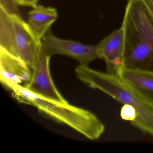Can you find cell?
I'll list each match as a JSON object with an SVG mask.
<instances>
[{
  "mask_svg": "<svg viewBox=\"0 0 153 153\" xmlns=\"http://www.w3.org/2000/svg\"><path fill=\"white\" fill-rule=\"evenodd\" d=\"M51 57L40 42L36 47L31 67L32 77L25 86L33 93L45 98L68 103L57 89L52 78L50 67Z\"/></svg>",
  "mask_w": 153,
  "mask_h": 153,
  "instance_id": "obj_5",
  "label": "cell"
},
{
  "mask_svg": "<svg viewBox=\"0 0 153 153\" xmlns=\"http://www.w3.org/2000/svg\"><path fill=\"white\" fill-rule=\"evenodd\" d=\"M78 78L86 85L105 93L118 102L135 108L137 117L132 125L153 136V102L116 74L79 65L75 70Z\"/></svg>",
  "mask_w": 153,
  "mask_h": 153,
  "instance_id": "obj_2",
  "label": "cell"
},
{
  "mask_svg": "<svg viewBox=\"0 0 153 153\" xmlns=\"http://www.w3.org/2000/svg\"><path fill=\"white\" fill-rule=\"evenodd\" d=\"M41 42L51 56L58 54L68 56L77 61L82 66H88L98 58L97 45L59 38L52 33L51 29L42 38Z\"/></svg>",
  "mask_w": 153,
  "mask_h": 153,
  "instance_id": "obj_6",
  "label": "cell"
},
{
  "mask_svg": "<svg viewBox=\"0 0 153 153\" xmlns=\"http://www.w3.org/2000/svg\"><path fill=\"white\" fill-rule=\"evenodd\" d=\"M143 72H144V71H143ZM145 72V73H147V74H148V75H149V76H151L153 77V73H152V72Z\"/></svg>",
  "mask_w": 153,
  "mask_h": 153,
  "instance_id": "obj_15",
  "label": "cell"
},
{
  "mask_svg": "<svg viewBox=\"0 0 153 153\" xmlns=\"http://www.w3.org/2000/svg\"><path fill=\"white\" fill-rule=\"evenodd\" d=\"M16 0H0V8L10 14L20 15Z\"/></svg>",
  "mask_w": 153,
  "mask_h": 153,
  "instance_id": "obj_12",
  "label": "cell"
},
{
  "mask_svg": "<svg viewBox=\"0 0 153 153\" xmlns=\"http://www.w3.org/2000/svg\"><path fill=\"white\" fill-rule=\"evenodd\" d=\"M19 6L34 8L38 6L39 0H16Z\"/></svg>",
  "mask_w": 153,
  "mask_h": 153,
  "instance_id": "obj_13",
  "label": "cell"
},
{
  "mask_svg": "<svg viewBox=\"0 0 153 153\" xmlns=\"http://www.w3.org/2000/svg\"><path fill=\"white\" fill-rule=\"evenodd\" d=\"M37 40L20 15L0 8V48L32 67Z\"/></svg>",
  "mask_w": 153,
  "mask_h": 153,
  "instance_id": "obj_4",
  "label": "cell"
},
{
  "mask_svg": "<svg viewBox=\"0 0 153 153\" xmlns=\"http://www.w3.org/2000/svg\"><path fill=\"white\" fill-rule=\"evenodd\" d=\"M142 1L153 20V0H142Z\"/></svg>",
  "mask_w": 153,
  "mask_h": 153,
  "instance_id": "obj_14",
  "label": "cell"
},
{
  "mask_svg": "<svg viewBox=\"0 0 153 153\" xmlns=\"http://www.w3.org/2000/svg\"><path fill=\"white\" fill-rule=\"evenodd\" d=\"M97 46L99 59L106 64V72L117 74L124 67V33L122 27L114 30L105 37Z\"/></svg>",
  "mask_w": 153,
  "mask_h": 153,
  "instance_id": "obj_7",
  "label": "cell"
},
{
  "mask_svg": "<svg viewBox=\"0 0 153 153\" xmlns=\"http://www.w3.org/2000/svg\"><path fill=\"white\" fill-rule=\"evenodd\" d=\"M7 88L19 102L33 105L41 112L69 126L88 139H98L104 132L103 123L88 110L68 102H60L45 98L19 84H12Z\"/></svg>",
  "mask_w": 153,
  "mask_h": 153,
  "instance_id": "obj_3",
  "label": "cell"
},
{
  "mask_svg": "<svg viewBox=\"0 0 153 153\" xmlns=\"http://www.w3.org/2000/svg\"><path fill=\"white\" fill-rule=\"evenodd\" d=\"M121 27L124 67L153 73V20L142 0H128Z\"/></svg>",
  "mask_w": 153,
  "mask_h": 153,
  "instance_id": "obj_1",
  "label": "cell"
},
{
  "mask_svg": "<svg viewBox=\"0 0 153 153\" xmlns=\"http://www.w3.org/2000/svg\"><path fill=\"white\" fill-rule=\"evenodd\" d=\"M27 25L33 34L39 41L50 30L52 25L57 20V9L41 5L33 8L28 13Z\"/></svg>",
  "mask_w": 153,
  "mask_h": 153,
  "instance_id": "obj_9",
  "label": "cell"
},
{
  "mask_svg": "<svg viewBox=\"0 0 153 153\" xmlns=\"http://www.w3.org/2000/svg\"><path fill=\"white\" fill-rule=\"evenodd\" d=\"M116 75L153 102V77L143 71L123 67Z\"/></svg>",
  "mask_w": 153,
  "mask_h": 153,
  "instance_id": "obj_10",
  "label": "cell"
},
{
  "mask_svg": "<svg viewBox=\"0 0 153 153\" xmlns=\"http://www.w3.org/2000/svg\"><path fill=\"white\" fill-rule=\"evenodd\" d=\"M0 65L1 81L7 87L12 84L21 85L25 82L27 84L31 79V67L22 60L1 48Z\"/></svg>",
  "mask_w": 153,
  "mask_h": 153,
  "instance_id": "obj_8",
  "label": "cell"
},
{
  "mask_svg": "<svg viewBox=\"0 0 153 153\" xmlns=\"http://www.w3.org/2000/svg\"><path fill=\"white\" fill-rule=\"evenodd\" d=\"M120 116L122 119L129 121L132 124L137 117V112L133 106L124 104L121 110Z\"/></svg>",
  "mask_w": 153,
  "mask_h": 153,
  "instance_id": "obj_11",
  "label": "cell"
}]
</instances>
